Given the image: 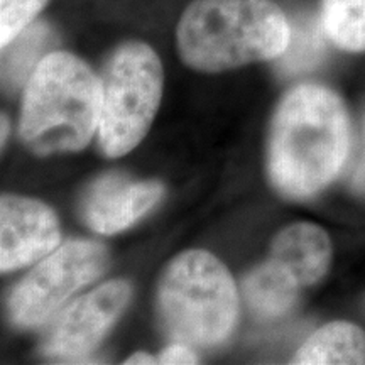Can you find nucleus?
<instances>
[{"label":"nucleus","instance_id":"19","mask_svg":"<svg viewBox=\"0 0 365 365\" xmlns=\"http://www.w3.org/2000/svg\"><path fill=\"white\" fill-rule=\"evenodd\" d=\"M125 364L127 365H134V364H143V365H145V364H156V359L153 357V355H149V354H134V355H130L129 359L125 360Z\"/></svg>","mask_w":365,"mask_h":365},{"label":"nucleus","instance_id":"17","mask_svg":"<svg viewBox=\"0 0 365 365\" xmlns=\"http://www.w3.org/2000/svg\"><path fill=\"white\" fill-rule=\"evenodd\" d=\"M346 175H349V185L354 191L365 195V115L360 125L357 140L349 156V166H346Z\"/></svg>","mask_w":365,"mask_h":365},{"label":"nucleus","instance_id":"15","mask_svg":"<svg viewBox=\"0 0 365 365\" xmlns=\"http://www.w3.org/2000/svg\"><path fill=\"white\" fill-rule=\"evenodd\" d=\"M319 21L333 44L365 51V0H323Z\"/></svg>","mask_w":365,"mask_h":365},{"label":"nucleus","instance_id":"12","mask_svg":"<svg viewBox=\"0 0 365 365\" xmlns=\"http://www.w3.org/2000/svg\"><path fill=\"white\" fill-rule=\"evenodd\" d=\"M293 362L365 364V333L352 323L333 322L309 336Z\"/></svg>","mask_w":365,"mask_h":365},{"label":"nucleus","instance_id":"7","mask_svg":"<svg viewBox=\"0 0 365 365\" xmlns=\"http://www.w3.org/2000/svg\"><path fill=\"white\" fill-rule=\"evenodd\" d=\"M130 298L125 281H110L66 308L44 341L46 355L75 360L88 355L110 330Z\"/></svg>","mask_w":365,"mask_h":365},{"label":"nucleus","instance_id":"14","mask_svg":"<svg viewBox=\"0 0 365 365\" xmlns=\"http://www.w3.org/2000/svg\"><path fill=\"white\" fill-rule=\"evenodd\" d=\"M325 38L322 21L299 17L291 24L289 43L277 58V71L284 76H296L318 66L325 56Z\"/></svg>","mask_w":365,"mask_h":365},{"label":"nucleus","instance_id":"5","mask_svg":"<svg viewBox=\"0 0 365 365\" xmlns=\"http://www.w3.org/2000/svg\"><path fill=\"white\" fill-rule=\"evenodd\" d=\"M98 143L107 156H124L148 134L163 95V66L143 43H127L112 54L100 78Z\"/></svg>","mask_w":365,"mask_h":365},{"label":"nucleus","instance_id":"13","mask_svg":"<svg viewBox=\"0 0 365 365\" xmlns=\"http://www.w3.org/2000/svg\"><path fill=\"white\" fill-rule=\"evenodd\" d=\"M51 43V31L44 22H33L4 48L2 75L11 90L26 86Z\"/></svg>","mask_w":365,"mask_h":365},{"label":"nucleus","instance_id":"11","mask_svg":"<svg viewBox=\"0 0 365 365\" xmlns=\"http://www.w3.org/2000/svg\"><path fill=\"white\" fill-rule=\"evenodd\" d=\"M301 284L282 264L269 259L244 281V296L259 318L272 319L293 308Z\"/></svg>","mask_w":365,"mask_h":365},{"label":"nucleus","instance_id":"10","mask_svg":"<svg viewBox=\"0 0 365 365\" xmlns=\"http://www.w3.org/2000/svg\"><path fill=\"white\" fill-rule=\"evenodd\" d=\"M269 259L282 264L301 286H312L328 271L331 245L319 227L313 223H294L274 239Z\"/></svg>","mask_w":365,"mask_h":365},{"label":"nucleus","instance_id":"18","mask_svg":"<svg viewBox=\"0 0 365 365\" xmlns=\"http://www.w3.org/2000/svg\"><path fill=\"white\" fill-rule=\"evenodd\" d=\"M159 362L161 364H170V365H176V364H196L198 362V359H196V355L193 350L190 349L186 344H181V341H178V344L168 346L164 352L159 355Z\"/></svg>","mask_w":365,"mask_h":365},{"label":"nucleus","instance_id":"6","mask_svg":"<svg viewBox=\"0 0 365 365\" xmlns=\"http://www.w3.org/2000/svg\"><path fill=\"white\" fill-rule=\"evenodd\" d=\"M108 254L90 240L68 242L41 261L17 284L9 299V313L17 327L48 322L76 291L107 271Z\"/></svg>","mask_w":365,"mask_h":365},{"label":"nucleus","instance_id":"8","mask_svg":"<svg viewBox=\"0 0 365 365\" xmlns=\"http://www.w3.org/2000/svg\"><path fill=\"white\" fill-rule=\"evenodd\" d=\"M59 225L53 210L38 200L4 195L0 202V269L27 266L58 247Z\"/></svg>","mask_w":365,"mask_h":365},{"label":"nucleus","instance_id":"1","mask_svg":"<svg viewBox=\"0 0 365 365\" xmlns=\"http://www.w3.org/2000/svg\"><path fill=\"white\" fill-rule=\"evenodd\" d=\"M350 148V120L341 100L325 86H296L274 117L269 176L282 195L308 198L339 176Z\"/></svg>","mask_w":365,"mask_h":365},{"label":"nucleus","instance_id":"20","mask_svg":"<svg viewBox=\"0 0 365 365\" xmlns=\"http://www.w3.org/2000/svg\"><path fill=\"white\" fill-rule=\"evenodd\" d=\"M9 125L6 124V118H2V140H6V134H7Z\"/></svg>","mask_w":365,"mask_h":365},{"label":"nucleus","instance_id":"2","mask_svg":"<svg viewBox=\"0 0 365 365\" xmlns=\"http://www.w3.org/2000/svg\"><path fill=\"white\" fill-rule=\"evenodd\" d=\"M291 26L271 0H195L178 26V48L186 65L217 73L277 59Z\"/></svg>","mask_w":365,"mask_h":365},{"label":"nucleus","instance_id":"16","mask_svg":"<svg viewBox=\"0 0 365 365\" xmlns=\"http://www.w3.org/2000/svg\"><path fill=\"white\" fill-rule=\"evenodd\" d=\"M48 0H0V44L2 48L33 24Z\"/></svg>","mask_w":365,"mask_h":365},{"label":"nucleus","instance_id":"9","mask_svg":"<svg viewBox=\"0 0 365 365\" xmlns=\"http://www.w3.org/2000/svg\"><path fill=\"white\" fill-rule=\"evenodd\" d=\"M163 191L158 181H135L115 173L102 176L85 196V222L97 234H117L143 218L161 200Z\"/></svg>","mask_w":365,"mask_h":365},{"label":"nucleus","instance_id":"3","mask_svg":"<svg viewBox=\"0 0 365 365\" xmlns=\"http://www.w3.org/2000/svg\"><path fill=\"white\" fill-rule=\"evenodd\" d=\"M102 88L70 53H49L24 86L21 137L36 154L83 149L98 130Z\"/></svg>","mask_w":365,"mask_h":365},{"label":"nucleus","instance_id":"4","mask_svg":"<svg viewBox=\"0 0 365 365\" xmlns=\"http://www.w3.org/2000/svg\"><path fill=\"white\" fill-rule=\"evenodd\" d=\"M158 301L173 339L203 349L225 341L239 313L234 279L205 250H188L173 259L159 281Z\"/></svg>","mask_w":365,"mask_h":365}]
</instances>
